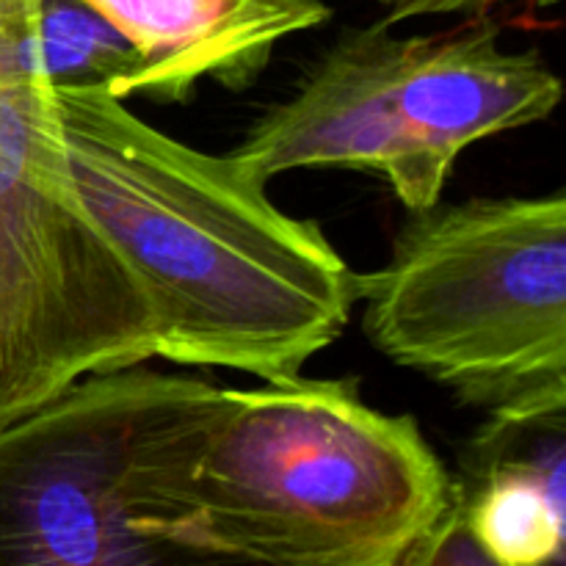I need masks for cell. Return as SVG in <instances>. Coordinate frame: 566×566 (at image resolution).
<instances>
[{
  "instance_id": "obj_1",
  "label": "cell",
  "mask_w": 566,
  "mask_h": 566,
  "mask_svg": "<svg viewBox=\"0 0 566 566\" xmlns=\"http://www.w3.org/2000/svg\"><path fill=\"white\" fill-rule=\"evenodd\" d=\"M53 94L77 199L147 298L155 357L287 381L343 335L359 274L313 221L114 94Z\"/></svg>"
},
{
  "instance_id": "obj_2",
  "label": "cell",
  "mask_w": 566,
  "mask_h": 566,
  "mask_svg": "<svg viewBox=\"0 0 566 566\" xmlns=\"http://www.w3.org/2000/svg\"><path fill=\"white\" fill-rule=\"evenodd\" d=\"M451 497L418 420L368 407L354 379L296 376L224 387L147 528L260 566H398Z\"/></svg>"
},
{
  "instance_id": "obj_3",
  "label": "cell",
  "mask_w": 566,
  "mask_h": 566,
  "mask_svg": "<svg viewBox=\"0 0 566 566\" xmlns=\"http://www.w3.org/2000/svg\"><path fill=\"white\" fill-rule=\"evenodd\" d=\"M363 326L401 368L490 415L566 407V197L415 210L359 274Z\"/></svg>"
},
{
  "instance_id": "obj_4",
  "label": "cell",
  "mask_w": 566,
  "mask_h": 566,
  "mask_svg": "<svg viewBox=\"0 0 566 566\" xmlns=\"http://www.w3.org/2000/svg\"><path fill=\"white\" fill-rule=\"evenodd\" d=\"M385 20L348 28L232 149L265 182L293 169L379 175L409 213L440 202L470 144L539 122L562 81L536 50H506L492 14L396 36Z\"/></svg>"
},
{
  "instance_id": "obj_5",
  "label": "cell",
  "mask_w": 566,
  "mask_h": 566,
  "mask_svg": "<svg viewBox=\"0 0 566 566\" xmlns=\"http://www.w3.org/2000/svg\"><path fill=\"white\" fill-rule=\"evenodd\" d=\"M36 14L0 0V426L155 357L147 298L77 199Z\"/></svg>"
},
{
  "instance_id": "obj_6",
  "label": "cell",
  "mask_w": 566,
  "mask_h": 566,
  "mask_svg": "<svg viewBox=\"0 0 566 566\" xmlns=\"http://www.w3.org/2000/svg\"><path fill=\"white\" fill-rule=\"evenodd\" d=\"M221 403L224 387L130 365L0 426V566H260L144 525Z\"/></svg>"
},
{
  "instance_id": "obj_7",
  "label": "cell",
  "mask_w": 566,
  "mask_h": 566,
  "mask_svg": "<svg viewBox=\"0 0 566 566\" xmlns=\"http://www.w3.org/2000/svg\"><path fill=\"white\" fill-rule=\"evenodd\" d=\"M149 61L153 97L186 99L202 77L241 88L282 39L329 20L321 0H83Z\"/></svg>"
},
{
  "instance_id": "obj_8",
  "label": "cell",
  "mask_w": 566,
  "mask_h": 566,
  "mask_svg": "<svg viewBox=\"0 0 566 566\" xmlns=\"http://www.w3.org/2000/svg\"><path fill=\"white\" fill-rule=\"evenodd\" d=\"M453 481L481 545L506 566H564L566 407L492 415Z\"/></svg>"
},
{
  "instance_id": "obj_9",
  "label": "cell",
  "mask_w": 566,
  "mask_h": 566,
  "mask_svg": "<svg viewBox=\"0 0 566 566\" xmlns=\"http://www.w3.org/2000/svg\"><path fill=\"white\" fill-rule=\"evenodd\" d=\"M36 44L53 88H97L119 99L153 94L147 55L83 0H39Z\"/></svg>"
},
{
  "instance_id": "obj_10",
  "label": "cell",
  "mask_w": 566,
  "mask_h": 566,
  "mask_svg": "<svg viewBox=\"0 0 566 566\" xmlns=\"http://www.w3.org/2000/svg\"><path fill=\"white\" fill-rule=\"evenodd\" d=\"M398 566H506L497 562L473 534L464 503L453 486V497L434 525L415 542Z\"/></svg>"
},
{
  "instance_id": "obj_11",
  "label": "cell",
  "mask_w": 566,
  "mask_h": 566,
  "mask_svg": "<svg viewBox=\"0 0 566 566\" xmlns=\"http://www.w3.org/2000/svg\"><path fill=\"white\" fill-rule=\"evenodd\" d=\"M387 9L385 22L387 25H398V22H407L412 17H442V14H462V17H479V14H492L497 6L509 3V0H376ZM517 3L539 6H556L562 0H517Z\"/></svg>"
}]
</instances>
